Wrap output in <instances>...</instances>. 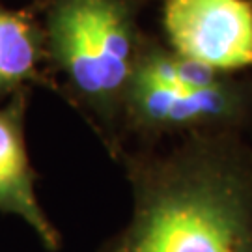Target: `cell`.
I'll list each match as a JSON object with an SVG mask.
<instances>
[{"label":"cell","instance_id":"obj_2","mask_svg":"<svg viewBox=\"0 0 252 252\" xmlns=\"http://www.w3.org/2000/svg\"><path fill=\"white\" fill-rule=\"evenodd\" d=\"M142 0H53L43 21L47 62L58 92L81 110L108 153L124 148V114L148 37Z\"/></svg>","mask_w":252,"mask_h":252},{"label":"cell","instance_id":"obj_3","mask_svg":"<svg viewBox=\"0 0 252 252\" xmlns=\"http://www.w3.org/2000/svg\"><path fill=\"white\" fill-rule=\"evenodd\" d=\"M252 120V81L234 75L209 88H168L135 75L124 114V135L142 140L164 135L237 133Z\"/></svg>","mask_w":252,"mask_h":252},{"label":"cell","instance_id":"obj_1","mask_svg":"<svg viewBox=\"0 0 252 252\" xmlns=\"http://www.w3.org/2000/svg\"><path fill=\"white\" fill-rule=\"evenodd\" d=\"M127 224L99 252H252V150L237 133L183 136L170 152H127Z\"/></svg>","mask_w":252,"mask_h":252},{"label":"cell","instance_id":"obj_5","mask_svg":"<svg viewBox=\"0 0 252 252\" xmlns=\"http://www.w3.org/2000/svg\"><path fill=\"white\" fill-rule=\"evenodd\" d=\"M30 90L13 94L0 107V213L19 217L49 252L62 249L60 230L51 222L36 194V174L25 142Z\"/></svg>","mask_w":252,"mask_h":252},{"label":"cell","instance_id":"obj_4","mask_svg":"<svg viewBox=\"0 0 252 252\" xmlns=\"http://www.w3.org/2000/svg\"><path fill=\"white\" fill-rule=\"evenodd\" d=\"M162 27L174 53L222 73L252 67L249 0H164Z\"/></svg>","mask_w":252,"mask_h":252},{"label":"cell","instance_id":"obj_6","mask_svg":"<svg viewBox=\"0 0 252 252\" xmlns=\"http://www.w3.org/2000/svg\"><path fill=\"white\" fill-rule=\"evenodd\" d=\"M45 62L43 27L27 11L0 4V97L30 90L32 84H49L41 71Z\"/></svg>","mask_w":252,"mask_h":252}]
</instances>
